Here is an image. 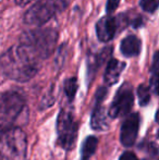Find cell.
Returning a JSON list of instances; mask_svg holds the SVG:
<instances>
[{"instance_id":"ac0fdd59","label":"cell","mask_w":159,"mask_h":160,"mask_svg":"<svg viewBox=\"0 0 159 160\" xmlns=\"http://www.w3.org/2000/svg\"><path fill=\"white\" fill-rule=\"evenodd\" d=\"M67 45H62L59 48L57 52V56H56V64L58 67H62L64 63V60H66V55H67Z\"/></svg>"},{"instance_id":"5bb4252c","label":"cell","mask_w":159,"mask_h":160,"mask_svg":"<svg viewBox=\"0 0 159 160\" xmlns=\"http://www.w3.org/2000/svg\"><path fill=\"white\" fill-rule=\"evenodd\" d=\"M157 87H158V52L156 51L153 59L152 76H151V89L156 95H157Z\"/></svg>"},{"instance_id":"7402d4cb","label":"cell","mask_w":159,"mask_h":160,"mask_svg":"<svg viewBox=\"0 0 159 160\" xmlns=\"http://www.w3.org/2000/svg\"><path fill=\"white\" fill-rule=\"evenodd\" d=\"M83 160H88V159H83Z\"/></svg>"},{"instance_id":"d6986e66","label":"cell","mask_w":159,"mask_h":160,"mask_svg":"<svg viewBox=\"0 0 159 160\" xmlns=\"http://www.w3.org/2000/svg\"><path fill=\"white\" fill-rule=\"evenodd\" d=\"M120 3V0H108L107 1V6H106V10L108 13H111L112 11H115L118 8Z\"/></svg>"},{"instance_id":"44dd1931","label":"cell","mask_w":159,"mask_h":160,"mask_svg":"<svg viewBox=\"0 0 159 160\" xmlns=\"http://www.w3.org/2000/svg\"><path fill=\"white\" fill-rule=\"evenodd\" d=\"M33 0H15V3L19 7H24L26 4H28L30 2H32Z\"/></svg>"},{"instance_id":"7a4b0ae2","label":"cell","mask_w":159,"mask_h":160,"mask_svg":"<svg viewBox=\"0 0 159 160\" xmlns=\"http://www.w3.org/2000/svg\"><path fill=\"white\" fill-rule=\"evenodd\" d=\"M58 42V32L53 28H37L24 32L19 44L30 49L39 60L47 59L55 51Z\"/></svg>"},{"instance_id":"5b68a950","label":"cell","mask_w":159,"mask_h":160,"mask_svg":"<svg viewBox=\"0 0 159 160\" xmlns=\"http://www.w3.org/2000/svg\"><path fill=\"white\" fill-rule=\"evenodd\" d=\"M58 143L62 148L69 150L74 146L77 135V124L72 113L67 110L60 111L57 120Z\"/></svg>"},{"instance_id":"ba28073f","label":"cell","mask_w":159,"mask_h":160,"mask_svg":"<svg viewBox=\"0 0 159 160\" xmlns=\"http://www.w3.org/2000/svg\"><path fill=\"white\" fill-rule=\"evenodd\" d=\"M140 128V116L132 113L124 119L120 131V141L123 146L131 147L134 145Z\"/></svg>"},{"instance_id":"8992f818","label":"cell","mask_w":159,"mask_h":160,"mask_svg":"<svg viewBox=\"0 0 159 160\" xmlns=\"http://www.w3.org/2000/svg\"><path fill=\"white\" fill-rule=\"evenodd\" d=\"M134 102L133 89L129 83L123 84L119 88L117 95L115 96L112 103L109 109V117L112 119L119 118L122 116H127L132 109Z\"/></svg>"},{"instance_id":"8fae6325","label":"cell","mask_w":159,"mask_h":160,"mask_svg":"<svg viewBox=\"0 0 159 160\" xmlns=\"http://www.w3.org/2000/svg\"><path fill=\"white\" fill-rule=\"evenodd\" d=\"M125 68V63L122 61H119L117 59H110L107 64L106 71L104 74V81L105 84L111 86L116 84L119 81V78L122 73L123 69Z\"/></svg>"},{"instance_id":"ffe728a7","label":"cell","mask_w":159,"mask_h":160,"mask_svg":"<svg viewBox=\"0 0 159 160\" xmlns=\"http://www.w3.org/2000/svg\"><path fill=\"white\" fill-rule=\"evenodd\" d=\"M120 160H140L132 152H124L120 157Z\"/></svg>"},{"instance_id":"30bf717a","label":"cell","mask_w":159,"mask_h":160,"mask_svg":"<svg viewBox=\"0 0 159 160\" xmlns=\"http://www.w3.org/2000/svg\"><path fill=\"white\" fill-rule=\"evenodd\" d=\"M106 96V88L102 87L97 92V99H96L95 109L92 114L91 124L92 128L96 131H105L108 128V119H107V113L104 111L102 106V101L104 97Z\"/></svg>"},{"instance_id":"6da1fadb","label":"cell","mask_w":159,"mask_h":160,"mask_svg":"<svg viewBox=\"0 0 159 160\" xmlns=\"http://www.w3.org/2000/svg\"><path fill=\"white\" fill-rule=\"evenodd\" d=\"M40 60L30 49L21 44L9 48L0 57V68L11 80L27 82L39 70Z\"/></svg>"},{"instance_id":"52a82bcc","label":"cell","mask_w":159,"mask_h":160,"mask_svg":"<svg viewBox=\"0 0 159 160\" xmlns=\"http://www.w3.org/2000/svg\"><path fill=\"white\" fill-rule=\"evenodd\" d=\"M25 99L17 92H4L0 94V114L15 118L23 110Z\"/></svg>"},{"instance_id":"4fadbf2b","label":"cell","mask_w":159,"mask_h":160,"mask_svg":"<svg viewBox=\"0 0 159 160\" xmlns=\"http://www.w3.org/2000/svg\"><path fill=\"white\" fill-rule=\"evenodd\" d=\"M98 141L95 136H89L84 141L82 146V158L83 159H88L95 152L96 148H97Z\"/></svg>"},{"instance_id":"3957f363","label":"cell","mask_w":159,"mask_h":160,"mask_svg":"<svg viewBox=\"0 0 159 160\" xmlns=\"http://www.w3.org/2000/svg\"><path fill=\"white\" fill-rule=\"evenodd\" d=\"M26 149V135L21 128L0 130V160H24Z\"/></svg>"},{"instance_id":"2e32d148","label":"cell","mask_w":159,"mask_h":160,"mask_svg":"<svg viewBox=\"0 0 159 160\" xmlns=\"http://www.w3.org/2000/svg\"><path fill=\"white\" fill-rule=\"evenodd\" d=\"M137 96L141 106H146L151 100V91L146 85L142 84L137 88Z\"/></svg>"},{"instance_id":"7c38bea8","label":"cell","mask_w":159,"mask_h":160,"mask_svg":"<svg viewBox=\"0 0 159 160\" xmlns=\"http://www.w3.org/2000/svg\"><path fill=\"white\" fill-rule=\"evenodd\" d=\"M141 40L134 35H129L123 38L120 45V50L125 57H135L141 51Z\"/></svg>"},{"instance_id":"e0dca14e","label":"cell","mask_w":159,"mask_h":160,"mask_svg":"<svg viewBox=\"0 0 159 160\" xmlns=\"http://www.w3.org/2000/svg\"><path fill=\"white\" fill-rule=\"evenodd\" d=\"M140 6L144 11L153 13L158 8V0H140Z\"/></svg>"},{"instance_id":"9c48e42d","label":"cell","mask_w":159,"mask_h":160,"mask_svg":"<svg viewBox=\"0 0 159 160\" xmlns=\"http://www.w3.org/2000/svg\"><path fill=\"white\" fill-rule=\"evenodd\" d=\"M118 19L111 15H106L102 18L96 24V33L100 42H110L116 35L118 28Z\"/></svg>"},{"instance_id":"277c9868","label":"cell","mask_w":159,"mask_h":160,"mask_svg":"<svg viewBox=\"0 0 159 160\" xmlns=\"http://www.w3.org/2000/svg\"><path fill=\"white\" fill-rule=\"evenodd\" d=\"M70 1L71 0H39L26 11L24 22L27 25H44L57 13L66 10Z\"/></svg>"},{"instance_id":"9a60e30c","label":"cell","mask_w":159,"mask_h":160,"mask_svg":"<svg viewBox=\"0 0 159 160\" xmlns=\"http://www.w3.org/2000/svg\"><path fill=\"white\" fill-rule=\"evenodd\" d=\"M77 91V82L75 78H68L64 83V93H66L67 97H68L69 100H73L75 94Z\"/></svg>"}]
</instances>
